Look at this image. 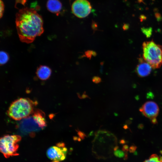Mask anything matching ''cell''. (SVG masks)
Listing matches in <instances>:
<instances>
[{
	"instance_id": "d6986e66",
	"label": "cell",
	"mask_w": 162,
	"mask_h": 162,
	"mask_svg": "<svg viewBox=\"0 0 162 162\" xmlns=\"http://www.w3.org/2000/svg\"><path fill=\"white\" fill-rule=\"evenodd\" d=\"M0 18H1L4 12V3L2 0H0Z\"/></svg>"
},
{
	"instance_id": "4316f807",
	"label": "cell",
	"mask_w": 162,
	"mask_h": 162,
	"mask_svg": "<svg viewBox=\"0 0 162 162\" xmlns=\"http://www.w3.org/2000/svg\"><path fill=\"white\" fill-rule=\"evenodd\" d=\"M92 55L93 56L95 57L97 55V53L95 51H92Z\"/></svg>"
},
{
	"instance_id": "484cf974",
	"label": "cell",
	"mask_w": 162,
	"mask_h": 162,
	"mask_svg": "<svg viewBox=\"0 0 162 162\" xmlns=\"http://www.w3.org/2000/svg\"><path fill=\"white\" fill-rule=\"evenodd\" d=\"M87 98H88V96L85 93H83L82 95V96H81V98L84 99Z\"/></svg>"
},
{
	"instance_id": "7c38bea8",
	"label": "cell",
	"mask_w": 162,
	"mask_h": 162,
	"mask_svg": "<svg viewBox=\"0 0 162 162\" xmlns=\"http://www.w3.org/2000/svg\"><path fill=\"white\" fill-rule=\"evenodd\" d=\"M144 162H162V156L159 157L155 154H152Z\"/></svg>"
},
{
	"instance_id": "cb8c5ba5",
	"label": "cell",
	"mask_w": 162,
	"mask_h": 162,
	"mask_svg": "<svg viewBox=\"0 0 162 162\" xmlns=\"http://www.w3.org/2000/svg\"><path fill=\"white\" fill-rule=\"evenodd\" d=\"M139 18L140 19V21L142 22L143 20H146V17L144 15L142 14L140 16Z\"/></svg>"
},
{
	"instance_id": "5b68a950",
	"label": "cell",
	"mask_w": 162,
	"mask_h": 162,
	"mask_svg": "<svg viewBox=\"0 0 162 162\" xmlns=\"http://www.w3.org/2000/svg\"><path fill=\"white\" fill-rule=\"evenodd\" d=\"M91 9L90 3L87 0H76L71 7L73 13L80 18L87 16L91 13Z\"/></svg>"
},
{
	"instance_id": "e0dca14e",
	"label": "cell",
	"mask_w": 162,
	"mask_h": 162,
	"mask_svg": "<svg viewBox=\"0 0 162 162\" xmlns=\"http://www.w3.org/2000/svg\"><path fill=\"white\" fill-rule=\"evenodd\" d=\"M92 50H88L85 52V56L90 60L92 55Z\"/></svg>"
},
{
	"instance_id": "277c9868",
	"label": "cell",
	"mask_w": 162,
	"mask_h": 162,
	"mask_svg": "<svg viewBox=\"0 0 162 162\" xmlns=\"http://www.w3.org/2000/svg\"><path fill=\"white\" fill-rule=\"evenodd\" d=\"M21 139V136L17 135H7L1 138L0 152L5 158L19 155L17 153L19 147L18 143Z\"/></svg>"
},
{
	"instance_id": "8992f818",
	"label": "cell",
	"mask_w": 162,
	"mask_h": 162,
	"mask_svg": "<svg viewBox=\"0 0 162 162\" xmlns=\"http://www.w3.org/2000/svg\"><path fill=\"white\" fill-rule=\"evenodd\" d=\"M140 111L146 117L150 119L152 123H157L156 117L159 112V108L155 102L149 101L145 102L140 108Z\"/></svg>"
},
{
	"instance_id": "4fadbf2b",
	"label": "cell",
	"mask_w": 162,
	"mask_h": 162,
	"mask_svg": "<svg viewBox=\"0 0 162 162\" xmlns=\"http://www.w3.org/2000/svg\"><path fill=\"white\" fill-rule=\"evenodd\" d=\"M9 56L8 54L3 51L0 52V62L1 64H5L8 61Z\"/></svg>"
},
{
	"instance_id": "ba28073f",
	"label": "cell",
	"mask_w": 162,
	"mask_h": 162,
	"mask_svg": "<svg viewBox=\"0 0 162 162\" xmlns=\"http://www.w3.org/2000/svg\"><path fill=\"white\" fill-rule=\"evenodd\" d=\"M152 67L145 60L140 59V63L137 66L136 71L138 75L140 77H145L150 73Z\"/></svg>"
},
{
	"instance_id": "5bb4252c",
	"label": "cell",
	"mask_w": 162,
	"mask_h": 162,
	"mask_svg": "<svg viewBox=\"0 0 162 162\" xmlns=\"http://www.w3.org/2000/svg\"><path fill=\"white\" fill-rule=\"evenodd\" d=\"M115 155L119 158H122L124 157V158H127V155L123 152V151H121L118 149L114 151V152Z\"/></svg>"
},
{
	"instance_id": "4dcf8cb0",
	"label": "cell",
	"mask_w": 162,
	"mask_h": 162,
	"mask_svg": "<svg viewBox=\"0 0 162 162\" xmlns=\"http://www.w3.org/2000/svg\"><path fill=\"white\" fill-rule=\"evenodd\" d=\"M138 2L140 3L141 2H143L142 0H138Z\"/></svg>"
},
{
	"instance_id": "f1b7e54d",
	"label": "cell",
	"mask_w": 162,
	"mask_h": 162,
	"mask_svg": "<svg viewBox=\"0 0 162 162\" xmlns=\"http://www.w3.org/2000/svg\"><path fill=\"white\" fill-rule=\"evenodd\" d=\"M125 143V141H124V140H121L120 141V143L121 144H123V143Z\"/></svg>"
},
{
	"instance_id": "6da1fadb",
	"label": "cell",
	"mask_w": 162,
	"mask_h": 162,
	"mask_svg": "<svg viewBox=\"0 0 162 162\" xmlns=\"http://www.w3.org/2000/svg\"><path fill=\"white\" fill-rule=\"evenodd\" d=\"M16 24L20 40L30 43L44 32L41 16L33 8H25L16 14Z\"/></svg>"
},
{
	"instance_id": "ac0fdd59",
	"label": "cell",
	"mask_w": 162,
	"mask_h": 162,
	"mask_svg": "<svg viewBox=\"0 0 162 162\" xmlns=\"http://www.w3.org/2000/svg\"><path fill=\"white\" fill-rule=\"evenodd\" d=\"M76 131L77 132V134L79 136V137L82 140H84L85 137L86 136L84 132L81 131L79 130H78V131L76 130Z\"/></svg>"
},
{
	"instance_id": "2e32d148",
	"label": "cell",
	"mask_w": 162,
	"mask_h": 162,
	"mask_svg": "<svg viewBox=\"0 0 162 162\" xmlns=\"http://www.w3.org/2000/svg\"><path fill=\"white\" fill-rule=\"evenodd\" d=\"M92 82L98 84L102 81L101 78L98 76H94L92 78Z\"/></svg>"
},
{
	"instance_id": "7a4b0ae2",
	"label": "cell",
	"mask_w": 162,
	"mask_h": 162,
	"mask_svg": "<svg viewBox=\"0 0 162 162\" xmlns=\"http://www.w3.org/2000/svg\"><path fill=\"white\" fill-rule=\"evenodd\" d=\"M36 104L29 98H20L11 104L7 111L8 115L15 120L23 119L33 113Z\"/></svg>"
},
{
	"instance_id": "9a60e30c",
	"label": "cell",
	"mask_w": 162,
	"mask_h": 162,
	"mask_svg": "<svg viewBox=\"0 0 162 162\" xmlns=\"http://www.w3.org/2000/svg\"><path fill=\"white\" fill-rule=\"evenodd\" d=\"M142 31L147 36H150L152 34V29L151 27L149 28H142Z\"/></svg>"
},
{
	"instance_id": "44dd1931",
	"label": "cell",
	"mask_w": 162,
	"mask_h": 162,
	"mask_svg": "<svg viewBox=\"0 0 162 162\" xmlns=\"http://www.w3.org/2000/svg\"><path fill=\"white\" fill-rule=\"evenodd\" d=\"M155 16L157 20L159 22L161 21L162 18L160 14L158 12H156L155 13Z\"/></svg>"
},
{
	"instance_id": "9c48e42d",
	"label": "cell",
	"mask_w": 162,
	"mask_h": 162,
	"mask_svg": "<svg viewBox=\"0 0 162 162\" xmlns=\"http://www.w3.org/2000/svg\"><path fill=\"white\" fill-rule=\"evenodd\" d=\"M32 116L39 127L43 129L46 126L44 113L41 110H38L34 111Z\"/></svg>"
},
{
	"instance_id": "8fae6325",
	"label": "cell",
	"mask_w": 162,
	"mask_h": 162,
	"mask_svg": "<svg viewBox=\"0 0 162 162\" xmlns=\"http://www.w3.org/2000/svg\"><path fill=\"white\" fill-rule=\"evenodd\" d=\"M51 73L50 68L46 66H40L37 71V74L38 77L43 80L47 79L50 76Z\"/></svg>"
},
{
	"instance_id": "83f0119b",
	"label": "cell",
	"mask_w": 162,
	"mask_h": 162,
	"mask_svg": "<svg viewBox=\"0 0 162 162\" xmlns=\"http://www.w3.org/2000/svg\"><path fill=\"white\" fill-rule=\"evenodd\" d=\"M78 138V137L76 136H74L73 137V140L74 141L77 140Z\"/></svg>"
},
{
	"instance_id": "3957f363",
	"label": "cell",
	"mask_w": 162,
	"mask_h": 162,
	"mask_svg": "<svg viewBox=\"0 0 162 162\" xmlns=\"http://www.w3.org/2000/svg\"><path fill=\"white\" fill-rule=\"evenodd\" d=\"M143 58L153 68H158L162 64V46L153 41L144 42L142 44Z\"/></svg>"
},
{
	"instance_id": "7402d4cb",
	"label": "cell",
	"mask_w": 162,
	"mask_h": 162,
	"mask_svg": "<svg viewBox=\"0 0 162 162\" xmlns=\"http://www.w3.org/2000/svg\"><path fill=\"white\" fill-rule=\"evenodd\" d=\"M56 146L60 147H65V144L64 142H59L56 144Z\"/></svg>"
},
{
	"instance_id": "f546056e",
	"label": "cell",
	"mask_w": 162,
	"mask_h": 162,
	"mask_svg": "<svg viewBox=\"0 0 162 162\" xmlns=\"http://www.w3.org/2000/svg\"><path fill=\"white\" fill-rule=\"evenodd\" d=\"M118 146H116L114 148V151H115L117 149H118Z\"/></svg>"
},
{
	"instance_id": "d4e9b609",
	"label": "cell",
	"mask_w": 162,
	"mask_h": 162,
	"mask_svg": "<svg viewBox=\"0 0 162 162\" xmlns=\"http://www.w3.org/2000/svg\"><path fill=\"white\" fill-rule=\"evenodd\" d=\"M128 146L127 145H124L123 146L122 150L124 152H127L128 151Z\"/></svg>"
},
{
	"instance_id": "30bf717a",
	"label": "cell",
	"mask_w": 162,
	"mask_h": 162,
	"mask_svg": "<svg viewBox=\"0 0 162 162\" xmlns=\"http://www.w3.org/2000/svg\"><path fill=\"white\" fill-rule=\"evenodd\" d=\"M46 7L49 10L53 13H58L61 10L62 5L58 0H48Z\"/></svg>"
},
{
	"instance_id": "52a82bcc",
	"label": "cell",
	"mask_w": 162,
	"mask_h": 162,
	"mask_svg": "<svg viewBox=\"0 0 162 162\" xmlns=\"http://www.w3.org/2000/svg\"><path fill=\"white\" fill-rule=\"evenodd\" d=\"M67 148L65 147H60L58 146H52L48 148L46 155L50 159L59 161L64 160L66 158Z\"/></svg>"
},
{
	"instance_id": "603a6c76",
	"label": "cell",
	"mask_w": 162,
	"mask_h": 162,
	"mask_svg": "<svg viewBox=\"0 0 162 162\" xmlns=\"http://www.w3.org/2000/svg\"><path fill=\"white\" fill-rule=\"evenodd\" d=\"M129 25L128 24H124L122 28L124 30L128 29L129 28Z\"/></svg>"
},
{
	"instance_id": "ffe728a7",
	"label": "cell",
	"mask_w": 162,
	"mask_h": 162,
	"mask_svg": "<svg viewBox=\"0 0 162 162\" xmlns=\"http://www.w3.org/2000/svg\"><path fill=\"white\" fill-rule=\"evenodd\" d=\"M98 25L96 22L94 21H93L92 22V28L93 30L94 33L95 31L98 30Z\"/></svg>"
},
{
	"instance_id": "1f68e13d",
	"label": "cell",
	"mask_w": 162,
	"mask_h": 162,
	"mask_svg": "<svg viewBox=\"0 0 162 162\" xmlns=\"http://www.w3.org/2000/svg\"><path fill=\"white\" fill-rule=\"evenodd\" d=\"M52 162H59V161L56 160H53L52 161Z\"/></svg>"
}]
</instances>
